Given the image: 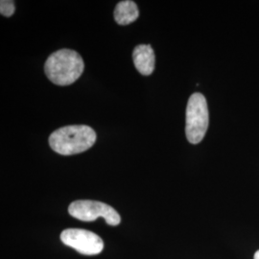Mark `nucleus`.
<instances>
[{"mask_svg": "<svg viewBox=\"0 0 259 259\" xmlns=\"http://www.w3.org/2000/svg\"><path fill=\"white\" fill-rule=\"evenodd\" d=\"M96 139V133L93 128L85 125H72L53 132L49 137V145L60 155L71 156L92 148Z\"/></svg>", "mask_w": 259, "mask_h": 259, "instance_id": "nucleus-1", "label": "nucleus"}, {"mask_svg": "<svg viewBox=\"0 0 259 259\" xmlns=\"http://www.w3.org/2000/svg\"><path fill=\"white\" fill-rule=\"evenodd\" d=\"M83 59L74 50L61 49L47 58L45 70L47 78L58 85L77 81L83 71Z\"/></svg>", "mask_w": 259, "mask_h": 259, "instance_id": "nucleus-2", "label": "nucleus"}, {"mask_svg": "<svg viewBox=\"0 0 259 259\" xmlns=\"http://www.w3.org/2000/svg\"><path fill=\"white\" fill-rule=\"evenodd\" d=\"M209 115L207 103L202 93H194L190 96L186 107V139L192 143H200L208 128Z\"/></svg>", "mask_w": 259, "mask_h": 259, "instance_id": "nucleus-3", "label": "nucleus"}, {"mask_svg": "<svg viewBox=\"0 0 259 259\" xmlns=\"http://www.w3.org/2000/svg\"><path fill=\"white\" fill-rule=\"evenodd\" d=\"M68 212L83 222L95 221L102 217L110 226H117L121 222L120 215L111 205L92 200H79L69 204Z\"/></svg>", "mask_w": 259, "mask_h": 259, "instance_id": "nucleus-4", "label": "nucleus"}, {"mask_svg": "<svg viewBox=\"0 0 259 259\" xmlns=\"http://www.w3.org/2000/svg\"><path fill=\"white\" fill-rule=\"evenodd\" d=\"M62 242L84 255H95L102 251L104 242L96 233L82 229H66L61 233Z\"/></svg>", "mask_w": 259, "mask_h": 259, "instance_id": "nucleus-5", "label": "nucleus"}, {"mask_svg": "<svg viewBox=\"0 0 259 259\" xmlns=\"http://www.w3.org/2000/svg\"><path fill=\"white\" fill-rule=\"evenodd\" d=\"M133 60L139 73L148 76L153 73L156 64L154 50L149 45H139L134 49Z\"/></svg>", "mask_w": 259, "mask_h": 259, "instance_id": "nucleus-6", "label": "nucleus"}, {"mask_svg": "<svg viewBox=\"0 0 259 259\" xmlns=\"http://www.w3.org/2000/svg\"><path fill=\"white\" fill-rule=\"evenodd\" d=\"M139 16V11L134 1H120L114 10V19L120 25H128L136 21Z\"/></svg>", "mask_w": 259, "mask_h": 259, "instance_id": "nucleus-7", "label": "nucleus"}, {"mask_svg": "<svg viewBox=\"0 0 259 259\" xmlns=\"http://www.w3.org/2000/svg\"><path fill=\"white\" fill-rule=\"evenodd\" d=\"M0 13L2 16L9 18L15 13V5L14 1L9 0H1L0 2Z\"/></svg>", "mask_w": 259, "mask_h": 259, "instance_id": "nucleus-8", "label": "nucleus"}, {"mask_svg": "<svg viewBox=\"0 0 259 259\" xmlns=\"http://www.w3.org/2000/svg\"><path fill=\"white\" fill-rule=\"evenodd\" d=\"M254 259H259V250H257L254 254Z\"/></svg>", "mask_w": 259, "mask_h": 259, "instance_id": "nucleus-9", "label": "nucleus"}]
</instances>
